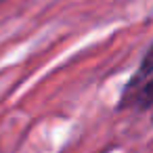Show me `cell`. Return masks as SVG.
Listing matches in <instances>:
<instances>
[{
	"mask_svg": "<svg viewBox=\"0 0 153 153\" xmlns=\"http://www.w3.org/2000/svg\"><path fill=\"white\" fill-rule=\"evenodd\" d=\"M2 2H7V0H0V4H2Z\"/></svg>",
	"mask_w": 153,
	"mask_h": 153,
	"instance_id": "cell-3",
	"label": "cell"
},
{
	"mask_svg": "<svg viewBox=\"0 0 153 153\" xmlns=\"http://www.w3.org/2000/svg\"><path fill=\"white\" fill-rule=\"evenodd\" d=\"M151 76H153V44L147 48V53H145V57H143V61H140L138 71H136V74L132 76V80L128 82V86H126V90H124V94H122L120 107H126L128 101H130V97L136 92V88H138L147 78H151Z\"/></svg>",
	"mask_w": 153,
	"mask_h": 153,
	"instance_id": "cell-1",
	"label": "cell"
},
{
	"mask_svg": "<svg viewBox=\"0 0 153 153\" xmlns=\"http://www.w3.org/2000/svg\"><path fill=\"white\" fill-rule=\"evenodd\" d=\"M126 107H136V109H140V111L153 107V76L147 78V80L136 88V92L130 97V101H128Z\"/></svg>",
	"mask_w": 153,
	"mask_h": 153,
	"instance_id": "cell-2",
	"label": "cell"
}]
</instances>
